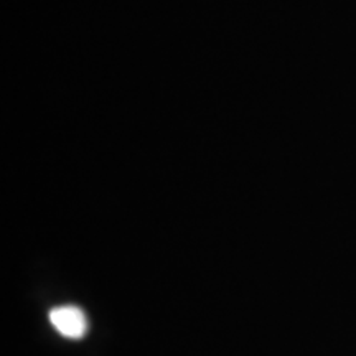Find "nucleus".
Masks as SVG:
<instances>
[{"instance_id": "nucleus-1", "label": "nucleus", "mask_w": 356, "mask_h": 356, "mask_svg": "<svg viewBox=\"0 0 356 356\" xmlns=\"http://www.w3.org/2000/svg\"><path fill=\"white\" fill-rule=\"evenodd\" d=\"M50 323L61 337L68 340H81L88 332V318L76 305H60L48 314Z\"/></svg>"}]
</instances>
